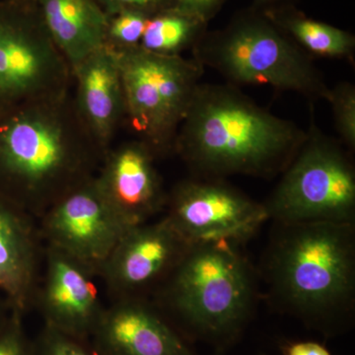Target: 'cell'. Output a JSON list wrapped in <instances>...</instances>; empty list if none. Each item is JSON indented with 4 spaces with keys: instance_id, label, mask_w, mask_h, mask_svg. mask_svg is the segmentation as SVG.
Instances as JSON below:
<instances>
[{
    "instance_id": "obj_5",
    "label": "cell",
    "mask_w": 355,
    "mask_h": 355,
    "mask_svg": "<svg viewBox=\"0 0 355 355\" xmlns=\"http://www.w3.org/2000/svg\"><path fill=\"white\" fill-rule=\"evenodd\" d=\"M203 69L228 84L263 85L328 101L330 86L306 55L260 9H243L220 29L203 35L191 50Z\"/></svg>"
},
{
    "instance_id": "obj_10",
    "label": "cell",
    "mask_w": 355,
    "mask_h": 355,
    "mask_svg": "<svg viewBox=\"0 0 355 355\" xmlns=\"http://www.w3.org/2000/svg\"><path fill=\"white\" fill-rule=\"evenodd\" d=\"M190 246L164 216L128 229L99 268L110 301L157 292Z\"/></svg>"
},
{
    "instance_id": "obj_4",
    "label": "cell",
    "mask_w": 355,
    "mask_h": 355,
    "mask_svg": "<svg viewBox=\"0 0 355 355\" xmlns=\"http://www.w3.org/2000/svg\"><path fill=\"white\" fill-rule=\"evenodd\" d=\"M238 245H191L156 292L159 306L209 340L234 338L249 320L256 298L253 270Z\"/></svg>"
},
{
    "instance_id": "obj_24",
    "label": "cell",
    "mask_w": 355,
    "mask_h": 355,
    "mask_svg": "<svg viewBox=\"0 0 355 355\" xmlns=\"http://www.w3.org/2000/svg\"><path fill=\"white\" fill-rule=\"evenodd\" d=\"M107 15L133 10L153 16L176 6V0H96Z\"/></svg>"
},
{
    "instance_id": "obj_15",
    "label": "cell",
    "mask_w": 355,
    "mask_h": 355,
    "mask_svg": "<svg viewBox=\"0 0 355 355\" xmlns=\"http://www.w3.org/2000/svg\"><path fill=\"white\" fill-rule=\"evenodd\" d=\"M74 105L104 153L125 123V106L118 53L103 46L71 69Z\"/></svg>"
},
{
    "instance_id": "obj_7",
    "label": "cell",
    "mask_w": 355,
    "mask_h": 355,
    "mask_svg": "<svg viewBox=\"0 0 355 355\" xmlns=\"http://www.w3.org/2000/svg\"><path fill=\"white\" fill-rule=\"evenodd\" d=\"M116 53L125 95V123L157 157L174 153L178 132L205 69L193 58L167 57L140 46Z\"/></svg>"
},
{
    "instance_id": "obj_2",
    "label": "cell",
    "mask_w": 355,
    "mask_h": 355,
    "mask_svg": "<svg viewBox=\"0 0 355 355\" xmlns=\"http://www.w3.org/2000/svg\"><path fill=\"white\" fill-rule=\"evenodd\" d=\"M307 130L257 104L231 84L200 83L178 132L176 153L195 176L282 174Z\"/></svg>"
},
{
    "instance_id": "obj_20",
    "label": "cell",
    "mask_w": 355,
    "mask_h": 355,
    "mask_svg": "<svg viewBox=\"0 0 355 355\" xmlns=\"http://www.w3.org/2000/svg\"><path fill=\"white\" fill-rule=\"evenodd\" d=\"M150 17L146 13L133 10L120 11L107 15L104 46L114 51L139 46Z\"/></svg>"
},
{
    "instance_id": "obj_3",
    "label": "cell",
    "mask_w": 355,
    "mask_h": 355,
    "mask_svg": "<svg viewBox=\"0 0 355 355\" xmlns=\"http://www.w3.org/2000/svg\"><path fill=\"white\" fill-rule=\"evenodd\" d=\"M279 225L266 261L277 304L318 328L349 317L355 301L354 223Z\"/></svg>"
},
{
    "instance_id": "obj_13",
    "label": "cell",
    "mask_w": 355,
    "mask_h": 355,
    "mask_svg": "<svg viewBox=\"0 0 355 355\" xmlns=\"http://www.w3.org/2000/svg\"><path fill=\"white\" fill-rule=\"evenodd\" d=\"M155 153L139 139L112 146L95 175L100 193L128 228L163 214L167 202Z\"/></svg>"
},
{
    "instance_id": "obj_23",
    "label": "cell",
    "mask_w": 355,
    "mask_h": 355,
    "mask_svg": "<svg viewBox=\"0 0 355 355\" xmlns=\"http://www.w3.org/2000/svg\"><path fill=\"white\" fill-rule=\"evenodd\" d=\"M24 314L11 310L0 327V355H36L35 345L26 333Z\"/></svg>"
},
{
    "instance_id": "obj_21",
    "label": "cell",
    "mask_w": 355,
    "mask_h": 355,
    "mask_svg": "<svg viewBox=\"0 0 355 355\" xmlns=\"http://www.w3.org/2000/svg\"><path fill=\"white\" fill-rule=\"evenodd\" d=\"M340 141L350 151L355 149V86L342 81L330 88L328 101Z\"/></svg>"
},
{
    "instance_id": "obj_9",
    "label": "cell",
    "mask_w": 355,
    "mask_h": 355,
    "mask_svg": "<svg viewBox=\"0 0 355 355\" xmlns=\"http://www.w3.org/2000/svg\"><path fill=\"white\" fill-rule=\"evenodd\" d=\"M163 214L190 245L216 241L241 244L268 220L263 203L224 179L200 176L178 183L168 193Z\"/></svg>"
},
{
    "instance_id": "obj_6",
    "label": "cell",
    "mask_w": 355,
    "mask_h": 355,
    "mask_svg": "<svg viewBox=\"0 0 355 355\" xmlns=\"http://www.w3.org/2000/svg\"><path fill=\"white\" fill-rule=\"evenodd\" d=\"M307 137L263 203L279 224L354 223L355 170L342 144L317 127L312 106Z\"/></svg>"
},
{
    "instance_id": "obj_27",
    "label": "cell",
    "mask_w": 355,
    "mask_h": 355,
    "mask_svg": "<svg viewBox=\"0 0 355 355\" xmlns=\"http://www.w3.org/2000/svg\"><path fill=\"white\" fill-rule=\"evenodd\" d=\"M287 2H292V0H254L253 7L260 10L268 8L275 6H279V4L287 3Z\"/></svg>"
},
{
    "instance_id": "obj_28",
    "label": "cell",
    "mask_w": 355,
    "mask_h": 355,
    "mask_svg": "<svg viewBox=\"0 0 355 355\" xmlns=\"http://www.w3.org/2000/svg\"><path fill=\"white\" fill-rule=\"evenodd\" d=\"M11 307L6 299L0 298V327L6 322L11 312Z\"/></svg>"
},
{
    "instance_id": "obj_17",
    "label": "cell",
    "mask_w": 355,
    "mask_h": 355,
    "mask_svg": "<svg viewBox=\"0 0 355 355\" xmlns=\"http://www.w3.org/2000/svg\"><path fill=\"white\" fill-rule=\"evenodd\" d=\"M35 3L70 69L104 46L107 14L96 0H35Z\"/></svg>"
},
{
    "instance_id": "obj_18",
    "label": "cell",
    "mask_w": 355,
    "mask_h": 355,
    "mask_svg": "<svg viewBox=\"0 0 355 355\" xmlns=\"http://www.w3.org/2000/svg\"><path fill=\"white\" fill-rule=\"evenodd\" d=\"M261 11L313 60H354L355 37L352 33L308 17L293 2L268 7Z\"/></svg>"
},
{
    "instance_id": "obj_1",
    "label": "cell",
    "mask_w": 355,
    "mask_h": 355,
    "mask_svg": "<svg viewBox=\"0 0 355 355\" xmlns=\"http://www.w3.org/2000/svg\"><path fill=\"white\" fill-rule=\"evenodd\" d=\"M104 154L71 92L0 112V197L38 220L95 177Z\"/></svg>"
},
{
    "instance_id": "obj_19",
    "label": "cell",
    "mask_w": 355,
    "mask_h": 355,
    "mask_svg": "<svg viewBox=\"0 0 355 355\" xmlns=\"http://www.w3.org/2000/svg\"><path fill=\"white\" fill-rule=\"evenodd\" d=\"M209 30V23L176 7L154 14L147 22L140 48L167 57L191 51Z\"/></svg>"
},
{
    "instance_id": "obj_29",
    "label": "cell",
    "mask_w": 355,
    "mask_h": 355,
    "mask_svg": "<svg viewBox=\"0 0 355 355\" xmlns=\"http://www.w3.org/2000/svg\"><path fill=\"white\" fill-rule=\"evenodd\" d=\"M22 1L35 2V0H22Z\"/></svg>"
},
{
    "instance_id": "obj_14",
    "label": "cell",
    "mask_w": 355,
    "mask_h": 355,
    "mask_svg": "<svg viewBox=\"0 0 355 355\" xmlns=\"http://www.w3.org/2000/svg\"><path fill=\"white\" fill-rule=\"evenodd\" d=\"M90 343L97 355H193L146 298L110 301Z\"/></svg>"
},
{
    "instance_id": "obj_26",
    "label": "cell",
    "mask_w": 355,
    "mask_h": 355,
    "mask_svg": "<svg viewBox=\"0 0 355 355\" xmlns=\"http://www.w3.org/2000/svg\"><path fill=\"white\" fill-rule=\"evenodd\" d=\"M286 355H331L320 343L301 342L293 343L286 349Z\"/></svg>"
},
{
    "instance_id": "obj_8",
    "label": "cell",
    "mask_w": 355,
    "mask_h": 355,
    "mask_svg": "<svg viewBox=\"0 0 355 355\" xmlns=\"http://www.w3.org/2000/svg\"><path fill=\"white\" fill-rule=\"evenodd\" d=\"M69 62L35 2L0 0V112L70 92Z\"/></svg>"
},
{
    "instance_id": "obj_25",
    "label": "cell",
    "mask_w": 355,
    "mask_h": 355,
    "mask_svg": "<svg viewBox=\"0 0 355 355\" xmlns=\"http://www.w3.org/2000/svg\"><path fill=\"white\" fill-rule=\"evenodd\" d=\"M227 0H176V8L209 23Z\"/></svg>"
},
{
    "instance_id": "obj_11",
    "label": "cell",
    "mask_w": 355,
    "mask_h": 355,
    "mask_svg": "<svg viewBox=\"0 0 355 355\" xmlns=\"http://www.w3.org/2000/svg\"><path fill=\"white\" fill-rule=\"evenodd\" d=\"M99 270L44 245L43 268L33 308L44 326L90 342L106 305L103 303Z\"/></svg>"
},
{
    "instance_id": "obj_22",
    "label": "cell",
    "mask_w": 355,
    "mask_h": 355,
    "mask_svg": "<svg viewBox=\"0 0 355 355\" xmlns=\"http://www.w3.org/2000/svg\"><path fill=\"white\" fill-rule=\"evenodd\" d=\"M34 345L36 355H97L90 342L44 326Z\"/></svg>"
},
{
    "instance_id": "obj_12",
    "label": "cell",
    "mask_w": 355,
    "mask_h": 355,
    "mask_svg": "<svg viewBox=\"0 0 355 355\" xmlns=\"http://www.w3.org/2000/svg\"><path fill=\"white\" fill-rule=\"evenodd\" d=\"M37 221L44 245L98 270L130 229L104 200L95 177L67 193Z\"/></svg>"
},
{
    "instance_id": "obj_16",
    "label": "cell",
    "mask_w": 355,
    "mask_h": 355,
    "mask_svg": "<svg viewBox=\"0 0 355 355\" xmlns=\"http://www.w3.org/2000/svg\"><path fill=\"white\" fill-rule=\"evenodd\" d=\"M44 251L37 219L0 197V292L11 309L33 308Z\"/></svg>"
}]
</instances>
